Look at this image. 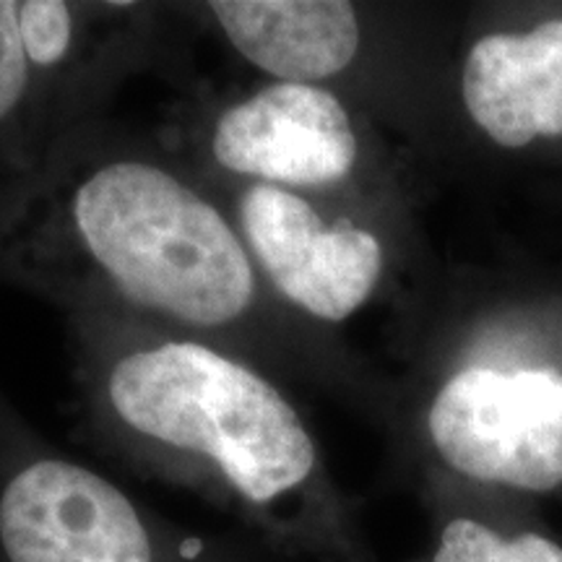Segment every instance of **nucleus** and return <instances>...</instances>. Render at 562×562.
<instances>
[{
    "label": "nucleus",
    "mask_w": 562,
    "mask_h": 562,
    "mask_svg": "<svg viewBox=\"0 0 562 562\" xmlns=\"http://www.w3.org/2000/svg\"><path fill=\"white\" fill-rule=\"evenodd\" d=\"M463 102L495 144L521 149L562 133V19L529 34H490L463 66Z\"/></svg>",
    "instance_id": "obj_8"
},
{
    "label": "nucleus",
    "mask_w": 562,
    "mask_h": 562,
    "mask_svg": "<svg viewBox=\"0 0 562 562\" xmlns=\"http://www.w3.org/2000/svg\"><path fill=\"white\" fill-rule=\"evenodd\" d=\"M435 451L476 482L547 492L562 484V375L467 368L427 414Z\"/></svg>",
    "instance_id": "obj_5"
},
{
    "label": "nucleus",
    "mask_w": 562,
    "mask_h": 562,
    "mask_svg": "<svg viewBox=\"0 0 562 562\" xmlns=\"http://www.w3.org/2000/svg\"><path fill=\"white\" fill-rule=\"evenodd\" d=\"M97 406L123 446L195 482L279 542L307 531L318 446L290 396L232 349L128 328L102 355Z\"/></svg>",
    "instance_id": "obj_2"
},
{
    "label": "nucleus",
    "mask_w": 562,
    "mask_h": 562,
    "mask_svg": "<svg viewBox=\"0 0 562 562\" xmlns=\"http://www.w3.org/2000/svg\"><path fill=\"white\" fill-rule=\"evenodd\" d=\"M209 16L266 81L321 83L360 50V21L341 0H216Z\"/></svg>",
    "instance_id": "obj_9"
},
{
    "label": "nucleus",
    "mask_w": 562,
    "mask_h": 562,
    "mask_svg": "<svg viewBox=\"0 0 562 562\" xmlns=\"http://www.w3.org/2000/svg\"><path fill=\"white\" fill-rule=\"evenodd\" d=\"M133 5L0 0V167L32 172L68 138Z\"/></svg>",
    "instance_id": "obj_3"
},
{
    "label": "nucleus",
    "mask_w": 562,
    "mask_h": 562,
    "mask_svg": "<svg viewBox=\"0 0 562 562\" xmlns=\"http://www.w3.org/2000/svg\"><path fill=\"white\" fill-rule=\"evenodd\" d=\"M203 154L235 182L313 195L351 178L360 140L331 89L263 81L209 117Z\"/></svg>",
    "instance_id": "obj_6"
},
{
    "label": "nucleus",
    "mask_w": 562,
    "mask_h": 562,
    "mask_svg": "<svg viewBox=\"0 0 562 562\" xmlns=\"http://www.w3.org/2000/svg\"><path fill=\"white\" fill-rule=\"evenodd\" d=\"M3 562H161L138 505L108 476L32 456L0 480Z\"/></svg>",
    "instance_id": "obj_7"
},
{
    "label": "nucleus",
    "mask_w": 562,
    "mask_h": 562,
    "mask_svg": "<svg viewBox=\"0 0 562 562\" xmlns=\"http://www.w3.org/2000/svg\"><path fill=\"white\" fill-rule=\"evenodd\" d=\"M227 209L271 297L307 318L349 321L383 277L381 240L313 195L237 182Z\"/></svg>",
    "instance_id": "obj_4"
},
{
    "label": "nucleus",
    "mask_w": 562,
    "mask_h": 562,
    "mask_svg": "<svg viewBox=\"0 0 562 562\" xmlns=\"http://www.w3.org/2000/svg\"><path fill=\"white\" fill-rule=\"evenodd\" d=\"M432 562H562V547L539 533L503 539L474 518H453L440 533Z\"/></svg>",
    "instance_id": "obj_10"
},
{
    "label": "nucleus",
    "mask_w": 562,
    "mask_h": 562,
    "mask_svg": "<svg viewBox=\"0 0 562 562\" xmlns=\"http://www.w3.org/2000/svg\"><path fill=\"white\" fill-rule=\"evenodd\" d=\"M0 279L206 339L269 311L229 209L146 149L63 138L0 188Z\"/></svg>",
    "instance_id": "obj_1"
}]
</instances>
